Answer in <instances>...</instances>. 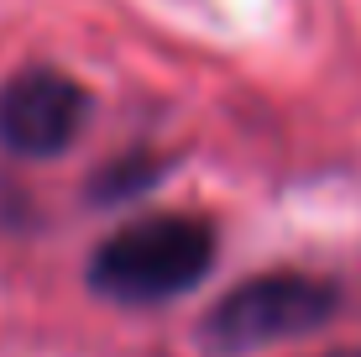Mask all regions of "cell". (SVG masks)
<instances>
[{
  "label": "cell",
  "instance_id": "277c9868",
  "mask_svg": "<svg viewBox=\"0 0 361 357\" xmlns=\"http://www.w3.org/2000/svg\"><path fill=\"white\" fill-rule=\"evenodd\" d=\"M330 357H361V352H330Z\"/></svg>",
  "mask_w": 361,
  "mask_h": 357
},
{
  "label": "cell",
  "instance_id": "7a4b0ae2",
  "mask_svg": "<svg viewBox=\"0 0 361 357\" xmlns=\"http://www.w3.org/2000/svg\"><path fill=\"white\" fill-rule=\"evenodd\" d=\"M341 310V294L325 279L309 274H262L235 284L226 300L209 310L204 341L215 352H257L267 341L309 336Z\"/></svg>",
  "mask_w": 361,
  "mask_h": 357
},
{
  "label": "cell",
  "instance_id": "3957f363",
  "mask_svg": "<svg viewBox=\"0 0 361 357\" xmlns=\"http://www.w3.org/2000/svg\"><path fill=\"white\" fill-rule=\"evenodd\" d=\"M90 95L58 69H27L0 84V147L16 158H53L79 137Z\"/></svg>",
  "mask_w": 361,
  "mask_h": 357
},
{
  "label": "cell",
  "instance_id": "6da1fadb",
  "mask_svg": "<svg viewBox=\"0 0 361 357\" xmlns=\"http://www.w3.org/2000/svg\"><path fill=\"white\" fill-rule=\"evenodd\" d=\"M215 263V231L194 216H147L121 226L90 257V284L116 305H157L189 294Z\"/></svg>",
  "mask_w": 361,
  "mask_h": 357
}]
</instances>
